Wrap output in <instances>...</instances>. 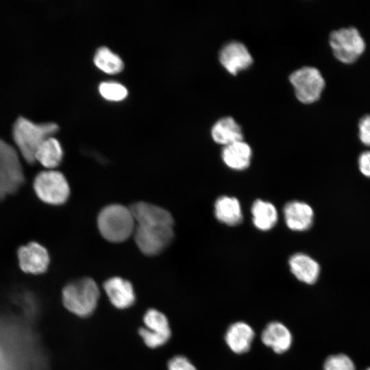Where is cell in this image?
<instances>
[{"label":"cell","mask_w":370,"mask_h":370,"mask_svg":"<svg viewBox=\"0 0 370 370\" xmlns=\"http://www.w3.org/2000/svg\"><path fill=\"white\" fill-rule=\"evenodd\" d=\"M58 130L53 122L34 123L23 116H18L12 127L14 141L25 160L35 162V153L39 145L47 138Z\"/></svg>","instance_id":"cell-1"},{"label":"cell","mask_w":370,"mask_h":370,"mask_svg":"<svg viewBox=\"0 0 370 370\" xmlns=\"http://www.w3.org/2000/svg\"><path fill=\"white\" fill-rule=\"evenodd\" d=\"M97 227L101 235L108 241L121 243L134 234L136 223L130 208L114 204L99 212Z\"/></svg>","instance_id":"cell-2"},{"label":"cell","mask_w":370,"mask_h":370,"mask_svg":"<svg viewBox=\"0 0 370 370\" xmlns=\"http://www.w3.org/2000/svg\"><path fill=\"white\" fill-rule=\"evenodd\" d=\"M100 293L97 283L84 277L66 284L62 290V301L64 308L75 315L86 317L97 307Z\"/></svg>","instance_id":"cell-3"},{"label":"cell","mask_w":370,"mask_h":370,"mask_svg":"<svg viewBox=\"0 0 370 370\" xmlns=\"http://www.w3.org/2000/svg\"><path fill=\"white\" fill-rule=\"evenodd\" d=\"M33 188L37 197L49 205H62L70 195V188L65 176L53 169L38 173L34 180Z\"/></svg>","instance_id":"cell-4"},{"label":"cell","mask_w":370,"mask_h":370,"mask_svg":"<svg viewBox=\"0 0 370 370\" xmlns=\"http://www.w3.org/2000/svg\"><path fill=\"white\" fill-rule=\"evenodd\" d=\"M329 42L335 58L346 64L355 62L365 49V42L354 27L332 31L330 34Z\"/></svg>","instance_id":"cell-5"},{"label":"cell","mask_w":370,"mask_h":370,"mask_svg":"<svg viewBox=\"0 0 370 370\" xmlns=\"http://www.w3.org/2000/svg\"><path fill=\"white\" fill-rule=\"evenodd\" d=\"M297 99L309 104L317 101L325 87V80L315 67L303 66L293 71L289 76Z\"/></svg>","instance_id":"cell-6"},{"label":"cell","mask_w":370,"mask_h":370,"mask_svg":"<svg viewBox=\"0 0 370 370\" xmlns=\"http://www.w3.org/2000/svg\"><path fill=\"white\" fill-rule=\"evenodd\" d=\"M137 247L147 256L163 251L173 238L172 226L161 225H136L134 234Z\"/></svg>","instance_id":"cell-7"},{"label":"cell","mask_w":370,"mask_h":370,"mask_svg":"<svg viewBox=\"0 0 370 370\" xmlns=\"http://www.w3.org/2000/svg\"><path fill=\"white\" fill-rule=\"evenodd\" d=\"M0 180L7 194L16 193L25 181L18 152L0 138Z\"/></svg>","instance_id":"cell-8"},{"label":"cell","mask_w":370,"mask_h":370,"mask_svg":"<svg viewBox=\"0 0 370 370\" xmlns=\"http://www.w3.org/2000/svg\"><path fill=\"white\" fill-rule=\"evenodd\" d=\"M143 321L145 328H140L138 333L145 345L156 348L164 345L171 336V330L166 316L156 309H149Z\"/></svg>","instance_id":"cell-9"},{"label":"cell","mask_w":370,"mask_h":370,"mask_svg":"<svg viewBox=\"0 0 370 370\" xmlns=\"http://www.w3.org/2000/svg\"><path fill=\"white\" fill-rule=\"evenodd\" d=\"M18 265L27 274L40 275L48 269L50 258L47 249L36 242H30L17 251Z\"/></svg>","instance_id":"cell-10"},{"label":"cell","mask_w":370,"mask_h":370,"mask_svg":"<svg viewBox=\"0 0 370 370\" xmlns=\"http://www.w3.org/2000/svg\"><path fill=\"white\" fill-rule=\"evenodd\" d=\"M219 59L221 65L233 75L248 69L253 63L252 56L246 46L235 40L221 47Z\"/></svg>","instance_id":"cell-11"},{"label":"cell","mask_w":370,"mask_h":370,"mask_svg":"<svg viewBox=\"0 0 370 370\" xmlns=\"http://www.w3.org/2000/svg\"><path fill=\"white\" fill-rule=\"evenodd\" d=\"M130 209L136 225H161L173 227V218L164 208L149 203L139 201L134 204Z\"/></svg>","instance_id":"cell-12"},{"label":"cell","mask_w":370,"mask_h":370,"mask_svg":"<svg viewBox=\"0 0 370 370\" xmlns=\"http://www.w3.org/2000/svg\"><path fill=\"white\" fill-rule=\"evenodd\" d=\"M284 215L287 227L293 231H304L312 225L314 212L306 203L293 201L284 208Z\"/></svg>","instance_id":"cell-13"},{"label":"cell","mask_w":370,"mask_h":370,"mask_svg":"<svg viewBox=\"0 0 370 370\" xmlns=\"http://www.w3.org/2000/svg\"><path fill=\"white\" fill-rule=\"evenodd\" d=\"M103 288L111 303L118 308H127L135 301L132 284L122 278L113 277L107 280Z\"/></svg>","instance_id":"cell-14"},{"label":"cell","mask_w":370,"mask_h":370,"mask_svg":"<svg viewBox=\"0 0 370 370\" xmlns=\"http://www.w3.org/2000/svg\"><path fill=\"white\" fill-rule=\"evenodd\" d=\"M262 342L278 353L287 351L292 343V335L288 329L282 323L273 321L269 323L261 335Z\"/></svg>","instance_id":"cell-15"},{"label":"cell","mask_w":370,"mask_h":370,"mask_svg":"<svg viewBox=\"0 0 370 370\" xmlns=\"http://www.w3.org/2000/svg\"><path fill=\"white\" fill-rule=\"evenodd\" d=\"M252 151L250 146L243 140L237 141L224 146L221 151V158L229 168L234 170H244L251 162Z\"/></svg>","instance_id":"cell-16"},{"label":"cell","mask_w":370,"mask_h":370,"mask_svg":"<svg viewBox=\"0 0 370 370\" xmlns=\"http://www.w3.org/2000/svg\"><path fill=\"white\" fill-rule=\"evenodd\" d=\"M288 264L291 271L299 281L312 284L317 280L320 267L317 261L308 255L295 254L290 258Z\"/></svg>","instance_id":"cell-17"},{"label":"cell","mask_w":370,"mask_h":370,"mask_svg":"<svg viewBox=\"0 0 370 370\" xmlns=\"http://www.w3.org/2000/svg\"><path fill=\"white\" fill-rule=\"evenodd\" d=\"M254 337L253 329L246 323L236 322L226 332L225 341L232 352L236 354L247 352Z\"/></svg>","instance_id":"cell-18"},{"label":"cell","mask_w":370,"mask_h":370,"mask_svg":"<svg viewBox=\"0 0 370 370\" xmlns=\"http://www.w3.org/2000/svg\"><path fill=\"white\" fill-rule=\"evenodd\" d=\"M211 136L215 143L223 147L243 139L241 126L231 116L219 119L211 129Z\"/></svg>","instance_id":"cell-19"},{"label":"cell","mask_w":370,"mask_h":370,"mask_svg":"<svg viewBox=\"0 0 370 370\" xmlns=\"http://www.w3.org/2000/svg\"><path fill=\"white\" fill-rule=\"evenodd\" d=\"M63 149L60 142L54 137L45 139L36 151L35 162L38 161L48 170L57 167L62 162Z\"/></svg>","instance_id":"cell-20"},{"label":"cell","mask_w":370,"mask_h":370,"mask_svg":"<svg viewBox=\"0 0 370 370\" xmlns=\"http://www.w3.org/2000/svg\"><path fill=\"white\" fill-rule=\"evenodd\" d=\"M214 214L220 222L227 225L241 223L243 214L240 202L236 197L221 196L214 204Z\"/></svg>","instance_id":"cell-21"},{"label":"cell","mask_w":370,"mask_h":370,"mask_svg":"<svg viewBox=\"0 0 370 370\" xmlns=\"http://www.w3.org/2000/svg\"><path fill=\"white\" fill-rule=\"evenodd\" d=\"M252 221L256 227L267 231L274 227L278 221V212L271 203L256 200L251 206Z\"/></svg>","instance_id":"cell-22"},{"label":"cell","mask_w":370,"mask_h":370,"mask_svg":"<svg viewBox=\"0 0 370 370\" xmlns=\"http://www.w3.org/2000/svg\"><path fill=\"white\" fill-rule=\"evenodd\" d=\"M93 61L98 69L108 74L118 73L124 67V63L119 56L105 46L97 49Z\"/></svg>","instance_id":"cell-23"},{"label":"cell","mask_w":370,"mask_h":370,"mask_svg":"<svg viewBox=\"0 0 370 370\" xmlns=\"http://www.w3.org/2000/svg\"><path fill=\"white\" fill-rule=\"evenodd\" d=\"M99 92L104 99L112 101H121L128 94L127 89L124 85L114 81L100 83L99 85Z\"/></svg>","instance_id":"cell-24"},{"label":"cell","mask_w":370,"mask_h":370,"mask_svg":"<svg viewBox=\"0 0 370 370\" xmlns=\"http://www.w3.org/2000/svg\"><path fill=\"white\" fill-rule=\"evenodd\" d=\"M323 370H356L352 360L344 354L328 356L323 364Z\"/></svg>","instance_id":"cell-25"},{"label":"cell","mask_w":370,"mask_h":370,"mask_svg":"<svg viewBox=\"0 0 370 370\" xmlns=\"http://www.w3.org/2000/svg\"><path fill=\"white\" fill-rule=\"evenodd\" d=\"M358 134L360 141L370 146V114L361 117L358 123Z\"/></svg>","instance_id":"cell-26"},{"label":"cell","mask_w":370,"mask_h":370,"mask_svg":"<svg viewBox=\"0 0 370 370\" xmlns=\"http://www.w3.org/2000/svg\"><path fill=\"white\" fill-rule=\"evenodd\" d=\"M169 370H197L195 367L184 356H177L168 363Z\"/></svg>","instance_id":"cell-27"},{"label":"cell","mask_w":370,"mask_h":370,"mask_svg":"<svg viewBox=\"0 0 370 370\" xmlns=\"http://www.w3.org/2000/svg\"><path fill=\"white\" fill-rule=\"evenodd\" d=\"M358 167L365 176L370 177V151L361 153L358 158Z\"/></svg>","instance_id":"cell-28"},{"label":"cell","mask_w":370,"mask_h":370,"mask_svg":"<svg viewBox=\"0 0 370 370\" xmlns=\"http://www.w3.org/2000/svg\"><path fill=\"white\" fill-rule=\"evenodd\" d=\"M6 195H8L6 190L4 188L3 184L0 180V201L5 197Z\"/></svg>","instance_id":"cell-29"},{"label":"cell","mask_w":370,"mask_h":370,"mask_svg":"<svg viewBox=\"0 0 370 370\" xmlns=\"http://www.w3.org/2000/svg\"><path fill=\"white\" fill-rule=\"evenodd\" d=\"M365 370H370V367L367 368Z\"/></svg>","instance_id":"cell-30"}]
</instances>
